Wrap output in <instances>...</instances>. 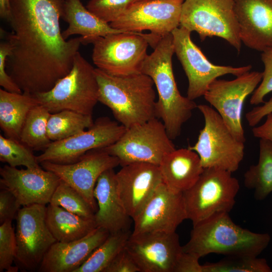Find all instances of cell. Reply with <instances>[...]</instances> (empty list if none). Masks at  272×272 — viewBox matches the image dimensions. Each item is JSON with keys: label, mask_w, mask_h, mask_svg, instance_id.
Segmentation results:
<instances>
[{"label": "cell", "mask_w": 272, "mask_h": 272, "mask_svg": "<svg viewBox=\"0 0 272 272\" xmlns=\"http://www.w3.org/2000/svg\"><path fill=\"white\" fill-rule=\"evenodd\" d=\"M64 0H10L12 32L6 40L11 55L0 58V74L7 72L23 93L50 90L71 70L80 37L64 39L59 20Z\"/></svg>", "instance_id": "obj_1"}, {"label": "cell", "mask_w": 272, "mask_h": 272, "mask_svg": "<svg viewBox=\"0 0 272 272\" xmlns=\"http://www.w3.org/2000/svg\"><path fill=\"white\" fill-rule=\"evenodd\" d=\"M153 49L143 63L142 73L154 82L158 93L156 117L161 120L173 140L180 135L182 125L190 118L197 105L183 96L178 89L172 67L174 49L172 33L161 38Z\"/></svg>", "instance_id": "obj_2"}, {"label": "cell", "mask_w": 272, "mask_h": 272, "mask_svg": "<svg viewBox=\"0 0 272 272\" xmlns=\"http://www.w3.org/2000/svg\"><path fill=\"white\" fill-rule=\"evenodd\" d=\"M95 72L99 102L126 128L156 117L155 85L149 76L142 73L115 76L97 67Z\"/></svg>", "instance_id": "obj_3"}, {"label": "cell", "mask_w": 272, "mask_h": 272, "mask_svg": "<svg viewBox=\"0 0 272 272\" xmlns=\"http://www.w3.org/2000/svg\"><path fill=\"white\" fill-rule=\"evenodd\" d=\"M270 237L236 225L229 213H217L193 225L184 252L198 258L211 253L227 256H258L268 246Z\"/></svg>", "instance_id": "obj_4"}, {"label": "cell", "mask_w": 272, "mask_h": 272, "mask_svg": "<svg viewBox=\"0 0 272 272\" xmlns=\"http://www.w3.org/2000/svg\"><path fill=\"white\" fill-rule=\"evenodd\" d=\"M95 69L78 51L66 75L49 91L33 95L50 113L66 110L92 115L99 102Z\"/></svg>", "instance_id": "obj_5"}, {"label": "cell", "mask_w": 272, "mask_h": 272, "mask_svg": "<svg viewBox=\"0 0 272 272\" xmlns=\"http://www.w3.org/2000/svg\"><path fill=\"white\" fill-rule=\"evenodd\" d=\"M161 38L150 33L129 31L98 37L92 42L93 63L115 76L142 73L149 46L154 48Z\"/></svg>", "instance_id": "obj_6"}, {"label": "cell", "mask_w": 272, "mask_h": 272, "mask_svg": "<svg viewBox=\"0 0 272 272\" xmlns=\"http://www.w3.org/2000/svg\"><path fill=\"white\" fill-rule=\"evenodd\" d=\"M232 173L216 168H204L195 184L182 192L187 219L193 225L232 210L239 183Z\"/></svg>", "instance_id": "obj_7"}, {"label": "cell", "mask_w": 272, "mask_h": 272, "mask_svg": "<svg viewBox=\"0 0 272 272\" xmlns=\"http://www.w3.org/2000/svg\"><path fill=\"white\" fill-rule=\"evenodd\" d=\"M205 124L190 150L199 156L204 168H216L232 173L237 171L244 155V143L237 140L219 113L206 104L197 105Z\"/></svg>", "instance_id": "obj_8"}, {"label": "cell", "mask_w": 272, "mask_h": 272, "mask_svg": "<svg viewBox=\"0 0 272 272\" xmlns=\"http://www.w3.org/2000/svg\"><path fill=\"white\" fill-rule=\"evenodd\" d=\"M195 31L200 40L217 36L226 40L238 52L241 41L234 10L233 0H184L180 26Z\"/></svg>", "instance_id": "obj_9"}, {"label": "cell", "mask_w": 272, "mask_h": 272, "mask_svg": "<svg viewBox=\"0 0 272 272\" xmlns=\"http://www.w3.org/2000/svg\"><path fill=\"white\" fill-rule=\"evenodd\" d=\"M122 166L147 163L159 166L167 154L176 149L163 122L154 118L126 129L120 138L104 148Z\"/></svg>", "instance_id": "obj_10"}, {"label": "cell", "mask_w": 272, "mask_h": 272, "mask_svg": "<svg viewBox=\"0 0 272 272\" xmlns=\"http://www.w3.org/2000/svg\"><path fill=\"white\" fill-rule=\"evenodd\" d=\"M174 53L188 79L187 97L194 100L203 96L211 84L227 74L236 77L250 71L251 65L240 67L215 65L210 62L192 41L191 32L179 26L172 32Z\"/></svg>", "instance_id": "obj_11"}, {"label": "cell", "mask_w": 272, "mask_h": 272, "mask_svg": "<svg viewBox=\"0 0 272 272\" xmlns=\"http://www.w3.org/2000/svg\"><path fill=\"white\" fill-rule=\"evenodd\" d=\"M46 205L33 204L21 208L16 217V265L21 271L38 269L47 251L57 241L46 222Z\"/></svg>", "instance_id": "obj_12"}, {"label": "cell", "mask_w": 272, "mask_h": 272, "mask_svg": "<svg viewBox=\"0 0 272 272\" xmlns=\"http://www.w3.org/2000/svg\"><path fill=\"white\" fill-rule=\"evenodd\" d=\"M262 72H248L233 80L216 79L203 97L223 119L234 137L245 142L242 122L243 106L247 97L261 81Z\"/></svg>", "instance_id": "obj_13"}, {"label": "cell", "mask_w": 272, "mask_h": 272, "mask_svg": "<svg viewBox=\"0 0 272 272\" xmlns=\"http://www.w3.org/2000/svg\"><path fill=\"white\" fill-rule=\"evenodd\" d=\"M126 128L107 117L98 118L87 130L66 139L51 142L43 152L36 156L38 162L70 164L77 161L87 152L105 148L117 141Z\"/></svg>", "instance_id": "obj_14"}, {"label": "cell", "mask_w": 272, "mask_h": 272, "mask_svg": "<svg viewBox=\"0 0 272 272\" xmlns=\"http://www.w3.org/2000/svg\"><path fill=\"white\" fill-rule=\"evenodd\" d=\"M125 249L140 272H174L183 252L176 232L131 233Z\"/></svg>", "instance_id": "obj_15"}, {"label": "cell", "mask_w": 272, "mask_h": 272, "mask_svg": "<svg viewBox=\"0 0 272 272\" xmlns=\"http://www.w3.org/2000/svg\"><path fill=\"white\" fill-rule=\"evenodd\" d=\"M184 0H148L133 4L117 20L113 28L125 31L150 33L162 38L180 26Z\"/></svg>", "instance_id": "obj_16"}, {"label": "cell", "mask_w": 272, "mask_h": 272, "mask_svg": "<svg viewBox=\"0 0 272 272\" xmlns=\"http://www.w3.org/2000/svg\"><path fill=\"white\" fill-rule=\"evenodd\" d=\"M40 164L42 168L53 172L77 190L96 213L98 206L94 190L97 181L102 173L114 169L120 165V162L117 157L102 148L87 152L73 163L43 162Z\"/></svg>", "instance_id": "obj_17"}, {"label": "cell", "mask_w": 272, "mask_h": 272, "mask_svg": "<svg viewBox=\"0 0 272 272\" xmlns=\"http://www.w3.org/2000/svg\"><path fill=\"white\" fill-rule=\"evenodd\" d=\"M185 219L187 216L182 193L172 191L162 182L133 219L131 233L174 232Z\"/></svg>", "instance_id": "obj_18"}, {"label": "cell", "mask_w": 272, "mask_h": 272, "mask_svg": "<svg viewBox=\"0 0 272 272\" xmlns=\"http://www.w3.org/2000/svg\"><path fill=\"white\" fill-rule=\"evenodd\" d=\"M1 188L12 192L21 206L49 204L60 179L41 167L18 169L6 165L0 169Z\"/></svg>", "instance_id": "obj_19"}, {"label": "cell", "mask_w": 272, "mask_h": 272, "mask_svg": "<svg viewBox=\"0 0 272 272\" xmlns=\"http://www.w3.org/2000/svg\"><path fill=\"white\" fill-rule=\"evenodd\" d=\"M117 192L122 205L133 219L162 183L159 166L133 163L122 166L116 173Z\"/></svg>", "instance_id": "obj_20"}, {"label": "cell", "mask_w": 272, "mask_h": 272, "mask_svg": "<svg viewBox=\"0 0 272 272\" xmlns=\"http://www.w3.org/2000/svg\"><path fill=\"white\" fill-rule=\"evenodd\" d=\"M242 43L259 51L272 47V0H233Z\"/></svg>", "instance_id": "obj_21"}, {"label": "cell", "mask_w": 272, "mask_h": 272, "mask_svg": "<svg viewBox=\"0 0 272 272\" xmlns=\"http://www.w3.org/2000/svg\"><path fill=\"white\" fill-rule=\"evenodd\" d=\"M106 230L96 227L83 238L69 242L56 241L46 253L40 272H75L108 237Z\"/></svg>", "instance_id": "obj_22"}, {"label": "cell", "mask_w": 272, "mask_h": 272, "mask_svg": "<svg viewBox=\"0 0 272 272\" xmlns=\"http://www.w3.org/2000/svg\"><path fill=\"white\" fill-rule=\"evenodd\" d=\"M113 169L102 173L94 190L98 210L94 220L97 227L114 233L129 230L130 219L119 196Z\"/></svg>", "instance_id": "obj_23"}, {"label": "cell", "mask_w": 272, "mask_h": 272, "mask_svg": "<svg viewBox=\"0 0 272 272\" xmlns=\"http://www.w3.org/2000/svg\"><path fill=\"white\" fill-rule=\"evenodd\" d=\"M158 166L163 182L172 191L181 193L195 184L204 169L198 155L189 148L167 154Z\"/></svg>", "instance_id": "obj_24"}, {"label": "cell", "mask_w": 272, "mask_h": 272, "mask_svg": "<svg viewBox=\"0 0 272 272\" xmlns=\"http://www.w3.org/2000/svg\"><path fill=\"white\" fill-rule=\"evenodd\" d=\"M69 24L62 32L66 40L72 35H80L82 44L92 43L98 37L127 32L116 29L95 15L80 0H64L62 17Z\"/></svg>", "instance_id": "obj_25"}, {"label": "cell", "mask_w": 272, "mask_h": 272, "mask_svg": "<svg viewBox=\"0 0 272 272\" xmlns=\"http://www.w3.org/2000/svg\"><path fill=\"white\" fill-rule=\"evenodd\" d=\"M33 95L13 93L0 89V127L5 137L20 141L25 120L30 111L38 105Z\"/></svg>", "instance_id": "obj_26"}, {"label": "cell", "mask_w": 272, "mask_h": 272, "mask_svg": "<svg viewBox=\"0 0 272 272\" xmlns=\"http://www.w3.org/2000/svg\"><path fill=\"white\" fill-rule=\"evenodd\" d=\"M46 222L53 236L61 242L81 239L97 227L94 219L83 218L50 204L46 207Z\"/></svg>", "instance_id": "obj_27"}, {"label": "cell", "mask_w": 272, "mask_h": 272, "mask_svg": "<svg viewBox=\"0 0 272 272\" xmlns=\"http://www.w3.org/2000/svg\"><path fill=\"white\" fill-rule=\"evenodd\" d=\"M246 187L254 191L256 199L262 200L272 192V142L260 139L257 164L252 165L244 174Z\"/></svg>", "instance_id": "obj_28"}, {"label": "cell", "mask_w": 272, "mask_h": 272, "mask_svg": "<svg viewBox=\"0 0 272 272\" xmlns=\"http://www.w3.org/2000/svg\"><path fill=\"white\" fill-rule=\"evenodd\" d=\"M130 235L129 230L110 233L75 272H105L116 256L125 248Z\"/></svg>", "instance_id": "obj_29"}, {"label": "cell", "mask_w": 272, "mask_h": 272, "mask_svg": "<svg viewBox=\"0 0 272 272\" xmlns=\"http://www.w3.org/2000/svg\"><path fill=\"white\" fill-rule=\"evenodd\" d=\"M92 115L71 110L51 113L47 123V135L51 142L63 140L90 127Z\"/></svg>", "instance_id": "obj_30"}, {"label": "cell", "mask_w": 272, "mask_h": 272, "mask_svg": "<svg viewBox=\"0 0 272 272\" xmlns=\"http://www.w3.org/2000/svg\"><path fill=\"white\" fill-rule=\"evenodd\" d=\"M50 114L45 107L39 104L34 107L25 120L20 141L32 150H44L51 142L47 130Z\"/></svg>", "instance_id": "obj_31"}, {"label": "cell", "mask_w": 272, "mask_h": 272, "mask_svg": "<svg viewBox=\"0 0 272 272\" xmlns=\"http://www.w3.org/2000/svg\"><path fill=\"white\" fill-rule=\"evenodd\" d=\"M49 204L60 207L83 218L94 219L95 213L83 196L61 179Z\"/></svg>", "instance_id": "obj_32"}, {"label": "cell", "mask_w": 272, "mask_h": 272, "mask_svg": "<svg viewBox=\"0 0 272 272\" xmlns=\"http://www.w3.org/2000/svg\"><path fill=\"white\" fill-rule=\"evenodd\" d=\"M264 258L257 256H232L215 262L202 264V272H271Z\"/></svg>", "instance_id": "obj_33"}, {"label": "cell", "mask_w": 272, "mask_h": 272, "mask_svg": "<svg viewBox=\"0 0 272 272\" xmlns=\"http://www.w3.org/2000/svg\"><path fill=\"white\" fill-rule=\"evenodd\" d=\"M32 150L20 141L0 135V161L13 167H40Z\"/></svg>", "instance_id": "obj_34"}, {"label": "cell", "mask_w": 272, "mask_h": 272, "mask_svg": "<svg viewBox=\"0 0 272 272\" xmlns=\"http://www.w3.org/2000/svg\"><path fill=\"white\" fill-rule=\"evenodd\" d=\"M12 221L7 220L0 226V271L16 272L19 268L12 266L17 253L16 234Z\"/></svg>", "instance_id": "obj_35"}, {"label": "cell", "mask_w": 272, "mask_h": 272, "mask_svg": "<svg viewBox=\"0 0 272 272\" xmlns=\"http://www.w3.org/2000/svg\"><path fill=\"white\" fill-rule=\"evenodd\" d=\"M140 0H90L87 9L103 21L110 24L117 20L133 4Z\"/></svg>", "instance_id": "obj_36"}, {"label": "cell", "mask_w": 272, "mask_h": 272, "mask_svg": "<svg viewBox=\"0 0 272 272\" xmlns=\"http://www.w3.org/2000/svg\"><path fill=\"white\" fill-rule=\"evenodd\" d=\"M261 59L264 66L261 82L253 92L250 100L251 105L263 103L264 98L272 92V47L262 51Z\"/></svg>", "instance_id": "obj_37"}, {"label": "cell", "mask_w": 272, "mask_h": 272, "mask_svg": "<svg viewBox=\"0 0 272 272\" xmlns=\"http://www.w3.org/2000/svg\"><path fill=\"white\" fill-rule=\"evenodd\" d=\"M21 206L14 195L6 189L1 188L0 223L16 218Z\"/></svg>", "instance_id": "obj_38"}, {"label": "cell", "mask_w": 272, "mask_h": 272, "mask_svg": "<svg viewBox=\"0 0 272 272\" xmlns=\"http://www.w3.org/2000/svg\"><path fill=\"white\" fill-rule=\"evenodd\" d=\"M105 272H140L125 247L114 259Z\"/></svg>", "instance_id": "obj_39"}, {"label": "cell", "mask_w": 272, "mask_h": 272, "mask_svg": "<svg viewBox=\"0 0 272 272\" xmlns=\"http://www.w3.org/2000/svg\"><path fill=\"white\" fill-rule=\"evenodd\" d=\"M195 255L183 252L178 261L174 272H202V264Z\"/></svg>", "instance_id": "obj_40"}, {"label": "cell", "mask_w": 272, "mask_h": 272, "mask_svg": "<svg viewBox=\"0 0 272 272\" xmlns=\"http://www.w3.org/2000/svg\"><path fill=\"white\" fill-rule=\"evenodd\" d=\"M272 113V97L261 106L253 108L246 114L248 124L251 127L256 126L262 119Z\"/></svg>", "instance_id": "obj_41"}, {"label": "cell", "mask_w": 272, "mask_h": 272, "mask_svg": "<svg viewBox=\"0 0 272 272\" xmlns=\"http://www.w3.org/2000/svg\"><path fill=\"white\" fill-rule=\"evenodd\" d=\"M265 122L252 129L253 135L257 138L268 140L272 142V113L267 114Z\"/></svg>", "instance_id": "obj_42"}, {"label": "cell", "mask_w": 272, "mask_h": 272, "mask_svg": "<svg viewBox=\"0 0 272 272\" xmlns=\"http://www.w3.org/2000/svg\"><path fill=\"white\" fill-rule=\"evenodd\" d=\"M0 16L8 21L10 16V0H0Z\"/></svg>", "instance_id": "obj_43"}, {"label": "cell", "mask_w": 272, "mask_h": 272, "mask_svg": "<svg viewBox=\"0 0 272 272\" xmlns=\"http://www.w3.org/2000/svg\"><path fill=\"white\" fill-rule=\"evenodd\" d=\"M141 1H148V0H140Z\"/></svg>", "instance_id": "obj_44"}]
</instances>
